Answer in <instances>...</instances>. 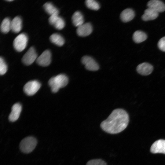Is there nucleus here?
<instances>
[{"instance_id": "nucleus-17", "label": "nucleus", "mask_w": 165, "mask_h": 165, "mask_svg": "<svg viewBox=\"0 0 165 165\" xmlns=\"http://www.w3.org/2000/svg\"><path fill=\"white\" fill-rule=\"evenodd\" d=\"M158 15V13L152 9L148 8L145 10L141 18L145 21L152 20L156 19Z\"/></svg>"}, {"instance_id": "nucleus-21", "label": "nucleus", "mask_w": 165, "mask_h": 165, "mask_svg": "<svg viewBox=\"0 0 165 165\" xmlns=\"http://www.w3.org/2000/svg\"><path fill=\"white\" fill-rule=\"evenodd\" d=\"M43 6L45 11L50 16L55 14H58L59 13L58 9L50 2L46 3Z\"/></svg>"}, {"instance_id": "nucleus-16", "label": "nucleus", "mask_w": 165, "mask_h": 165, "mask_svg": "<svg viewBox=\"0 0 165 165\" xmlns=\"http://www.w3.org/2000/svg\"><path fill=\"white\" fill-rule=\"evenodd\" d=\"M22 28V20L19 16L15 17L11 22V30L13 32L18 33Z\"/></svg>"}, {"instance_id": "nucleus-20", "label": "nucleus", "mask_w": 165, "mask_h": 165, "mask_svg": "<svg viewBox=\"0 0 165 165\" xmlns=\"http://www.w3.org/2000/svg\"><path fill=\"white\" fill-rule=\"evenodd\" d=\"M50 39L52 42L60 46H62L65 42L62 36L57 33L52 34L50 36Z\"/></svg>"}, {"instance_id": "nucleus-13", "label": "nucleus", "mask_w": 165, "mask_h": 165, "mask_svg": "<svg viewBox=\"0 0 165 165\" xmlns=\"http://www.w3.org/2000/svg\"><path fill=\"white\" fill-rule=\"evenodd\" d=\"M153 67L150 64L144 62L139 64L137 67L138 72L142 75H147L150 74L153 70Z\"/></svg>"}, {"instance_id": "nucleus-18", "label": "nucleus", "mask_w": 165, "mask_h": 165, "mask_svg": "<svg viewBox=\"0 0 165 165\" xmlns=\"http://www.w3.org/2000/svg\"><path fill=\"white\" fill-rule=\"evenodd\" d=\"M72 21L75 26L78 27L81 25L83 24L84 21L82 14L79 11L75 12L72 16Z\"/></svg>"}, {"instance_id": "nucleus-1", "label": "nucleus", "mask_w": 165, "mask_h": 165, "mask_svg": "<svg viewBox=\"0 0 165 165\" xmlns=\"http://www.w3.org/2000/svg\"><path fill=\"white\" fill-rule=\"evenodd\" d=\"M129 121L127 112L122 109L117 108L113 110L107 118L101 123L100 127L108 133L117 134L127 127Z\"/></svg>"}, {"instance_id": "nucleus-9", "label": "nucleus", "mask_w": 165, "mask_h": 165, "mask_svg": "<svg viewBox=\"0 0 165 165\" xmlns=\"http://www.w3.org/2000/svg\"><path fill=\"white\" fill-rule=\"evenodd\" d=\"M49 21L51 25L59 30L62 29L65 25L64 20L59 16L58 14L51 16L49 19Z\"/></svg>"}, {"instance_id": "nucleus-5", "label": "nucleus", "mask_w": 165, "mask_h": 165, "mask_svg": "<svg viewBox=\"0 0 165 165\" xmlns=\"http://www.w3.org/2000/svg\"><path fill=\"white\" fill-rule=\"evenodd\" d=\"M41 86L40 83L37 80L28 82L24 85L23 90L28 95L32 96L35 94Z\"/></svg>"}, {"instance_id": "nucleus-8", "label": "nucleus", "mask_w": 165, "mask_h": 165, "mask_svg": "<svg viewBox=\"0 0 165 165\" xmlns=\"http://www.w3.org/2000/svg\"><path fill=\"white\" fill-rule=\"evenodd\" d=\"M36 62L39 65L46 67L50 64L51 61V54L49 50H46L37 58Z\"/></svg>"}, {"instance_id": "nucleus-24", "label": "nucleus", "mask_w": 165, "mask_h": 165, "mask_svg": "<svg viewBox=\"0 0 165 165\" xmlns=\"http://www.w3.org/2000/svg\"><path fill=\"white\" fill-rule=\"evenodd\" d=\"M86 165H107L105 162L101 159H93L89 160Z\"/></svg>"}, {"instance_id": "nucleus-12", "label": "nucleus", "mask_w": 165, "mask_h": 165, "mask_svg": "<svg viewBox=\"0 0 165 165\" xmlns=\"http://www.w3.org/2000/svg\"><path fill=\"white\" fill-rule=\"evenodd\" d=\"M92 31V27L89 23L83 24L77 27L76 32L80 36L85 37L90 35Z\"/></svg>"}, {"instance_id": "nucleus-23", "label": "nucleus", "mask_w": 165, "mask_h": 165, "mask_svg": "<svg viewBox=\"0 0 165 165\" xmlns=\"http://www.w3.org/2000/svg\"><path fill=\"white\" fill-rule=\"evenodd\" d=\"M85 4L88 8L92 10H97L100 8L99 3L94 0H86Z\"/></svg>"}, {"instance_id": "nucleus-3", "label": "nucleus", "mask_w": 165, "mask_h": 165, "mask_svg": "<svg viewBox=\"0 0 165 165\" xmlns=\"http://www.w3.org/2000/svg\"><path fill=\"white\" fill-rule=\"evenodd\" d=\"M37 144L36 138L32 137H28L21 141L20 144V149L24 153H29L35 148Z\"/></svg>"}, {"instance_id": "nucleus-2", "label": "nucleus", "mask_w": 165, "mask_h": 165, "mask_svg": "<svg viewBox=\"0 0 165 165\" xmlns=\"http://www.w3.org/2000/svg\"><path fill=\"white\" fill-rule=\"evenodd\" d=\"M68 82L67 76L64 74H60L51 78L48 84L52 92L55 93L58 92L60 88L66 86Z\"/></svg>"}, {"instance_id": "nucleus-19", "label": "nucleus", "mask_w": 165, "mask_h": 165, "mask_svg": "<svg viewBox=\"0 0 165 165\" xmlns=\"http://www.w3.org/2000/svg\"><path fill=\"white\" fill-rule=\"evenodd\" d=\"M147 38L146 34L144 32L138 30L135 31L133 35L134 41L136 43H140L145 41Z\"/></svg>"}, {"instance_id": "nucleus-7", "label": "nucleus", "mask_w": 165, "mask_h": 165, "mask_svg": "<svg viewBox=\"0 0 165 165\" xmlns=\"http://www.w3.org/2000/svg\"><path fill=\"white\" fill-rule=\"evenodd\" d=\"M82 63L86 68L89 71H97L99 69V66L92 57L89 56H84L81 59Z\"/></svg>"}, {"instance_id": "nucleus-15", "label": "nucleus", "mask_w": 165, "mask_h": 165, "mask_svg": "<svg viewBox=\"0 0 165 165\" xmlns=\"http://www.w3.org/2000/svg\"><path fill=\"white\" fill-rule=\"evenodd\" d=\"M135 13L132 9L127 8L121 13L120 17L123 21L127 22L132 20L135 16Z\"/></svg>"}, {"instance_id": "nucleus-26", "label": "nucleus", "mask_w": 165, "mask_h": 165, "mask_svg": "<svg viewBox=\"0 0 165 165\" xmlns=\"http://www.w3.org/2000/svg\"><path fill=\"white\" fill-rule=\"evenodd\" d=\"M158 46L160 50L165 52V36L162 37L159 40Z\"/></svg>"}, {"instance_id": "nucleus-10", "label": "nucleus", "mask_w": 165, "mask_h": 165, "mask_svg": "<svg viewBox=\"0 0 165 165\" xmlns=\"http://www.w3.org/2000/svg\"><path fill=\"white\" fill-rule=\"evenodd\" d=\"M150 151L152 153L165 154V140L159 139L155 141L151 146Z\"/></svg>"}, {"instance_id": "nucleus-11", "label": "nucleus", "mask_w": 165, "mask_h": 165, "mask_svg": "<svg viewBox=\"0 0 165 165\" xmlns=\"http://www.w3.org/2000/svg\"><path fill=\"white\" fill-rule=\"evenodd\" d=\"M147 5L148 8L158 13L163 12L165 11V4L160 0H150L148 2Z\"/></svg>"}, {"instance_id": "nucleus-22", "label": "nucleus", "mask_w": 165, "mask_h": 165, "mask_svg": "<svg viewBox=\"0 0 165 165\" xmlns=\"http://www.w3.org/2000/svg\"><path fill=\"white\" fill-rule=\"evenodd\" d=\"M11 22L9 18L6 17L3 19L0 26L1 31L2 33L6 34L11 30Z\"/></svg>"}, {"instance_id": "nucleus-27", "label": "nucleus", "mask_w": 165, "mask_h": 165, "mask_svg": "<svg viewBox=\"0 0 165 165\" xmlns=\"http://www.w3.org/2000/svg\"><path fill=\"white\" fill-rule=\"evenodd\" d=\"M13 1V0H6V1H8V2H11V1Z\"/></svg>"}, {"instance_id": "nucleus-14", "label": "nucleus", "mask_w": 165, "mask_h": 165, "mask_svg": "<svg viewBox=\"0 0 165 165\" xmlns=\"http://www.w3.org/2000/svg\"><path fill=\"white\" fill-rule=\"evenodd\" d=\"M22 110V106L19 103L14 104L12 106V111L9 116V120L14 122L17 120L19 117Z\"/></svg>"}, {"instance_id": "nucleus-4", "label": "nucleus", "mask_w": 165, "mask_h": 165, "mask_svg": "<svg viewBox=\"0 0 165 165\" xmlns=\"http://www.w3.org/2000/svg\"><path fill=\"white\" fill-rule=\"evenodd\" d=\"M28 41V37L24 33L20 34L14 39L13 42V46L17 51L20 52L26 48Z\"/></svg>"}, {"instance_id": "nucleus-25", "label": "nucleus", "mask_w": 165, "mask_h": 165, "mask_svg": "<svg viewBox=\"0 0 165 165\" xmlns=\"http://www.w3.org/2000/svg\"><path fill=\"white\" fill-rule=\"evenodd\" d=\"M7 70V65L4 59L2 57L0 58V74L1 75L5 74Z\"/></svg>"}, {"instance_id": "nucleus-6", "label": "nucleus", "mask_w": 165, "mask_h": 165, "mask_svg": "<svg viewBox=\"0 0 165 165\" xmlns=\"http://www.w3.org/2000/svg\"><path fill=\"white\" fill-rule=\"evenodd\" d=\"M37 57V54L35 48L31 47L23 56L22 61L25 65H29L36 60Z\"/></svg>"}]
</instances>
